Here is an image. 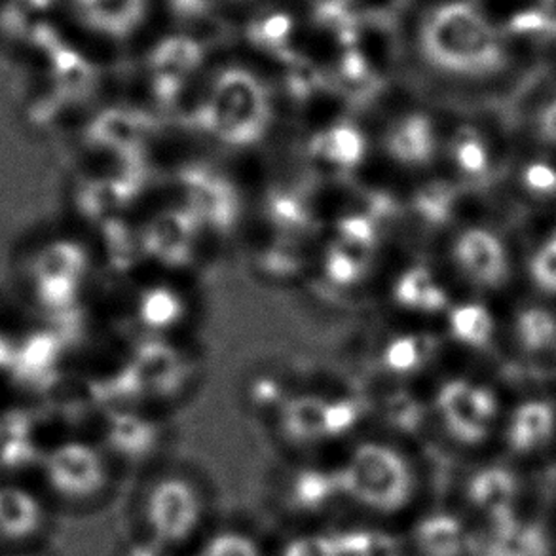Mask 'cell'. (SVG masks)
<instances>
[{
    "instance_id": "1",
    "label": "cell",
    "mask_w": 556,
    "mask_h": 556,
    "mask_svg": "<svg viewBox=\"0 0 556 556\" xmlns=\"http://www.w3.org/2000/svg\"><path fill=\"white\" fill-rule=\"evenodd\" d=\"M401 17L406 50L435 75L492 83L515 67L517 40L486 0H410Z\"/></svg>"
},
{
    "instance_id": "2",
    "label": "cell",
    "mask_w": 556,
    "mask_h": 556,
    "mask_svg": "<svg viewBox=\"0 0 556 556\" xmlns=\"http://www.w3.org/2000/svg\"><path fill=\"white\" fill-rule=\"evenodd\" d=\"M339 481L342 496L382 515L401 511L413 496V475L405 462L382 448L357 452Z\"/></svg>"
},
{
    "instance_id": "3",
    "label": "cell",
    "mask_w": 556,
    "mask_h": 556,
    "mask_svg": "<svg viewBox=\"0 0 556 556\" xmlns=\"http://www.w3.org/2000/svg\"><path fill=\"white\" fill-rule=\"evenodd\" d=\"M71 25L111 48L134 45L164 15V0H61Z\"/></svg>"
},
{
    "instance_id": "4",
    "label": "cell",
    "mask_w": 556,
    "mask_h": 556,
    "mask_svg": "<svg viewBox=\"0 0 556 556\" xmlns=\"http://www.w3.org/2000/svg\"><path fill=\"white\" fill-rule=\"evenodd\" d=\"M200 517L202 504L198 492L181 479H167L156 484L144 504L151 540L164 547L182 543L194 534Z\"/></svg>"
},
{
    "instance_id": "5",
    "label": "cell",
    "mask_w": 556,
    "mask_h": 556,
    "mask_svg": "<svg viewBox=\"0 0 556 556\" xmlns=\"http://www.w3.org/2000/svg\"><path fill=\"white\" fill-rule=\"evenodd\" d=\"M444 408L454 435L466 443H479L489 433L490 420L496 414V399L489 390L454 383L444 395Z\"/></svg>"
},
{
    "instance_id": "6",
    "label": "cell",
    "mask_w": 556,
    "mask_h": 556,
    "mask_svg": "<svg viewBox=\"0 0 556 556\" xmlns=\"http://www.w3.org/2000/svg\"><path fill=\"white\" fill-rule=\"evenodd\" d=\"M458 256L467 274L481 286L497 287L509 274L502 241L494 233L471 230L459 241Z\"/></svg>"
},
{
    "instance_id": "7",
    "label": "cell",
    "mask_w": 556,
    "mask_h": 556,
    "mask_svg": "<svg viewBox=\"0 0 556 556\" xmlns=\"http://www.w3.org/2000/svg\"><path fill=\"white\" fill-rule=\"evenodd\" d=\"M50 477L65 496L86 497L96 494L105 481L99 459L86 448H65L50 462Z\"/></svg>"
},
{
    "instance_id": "8",
    "label": "cell",
    "mask_w": 556,
    "mask_h": 556,
    "mask_svg": "<svg viewBox=\"0 0 556 556\" xmlns=\"http://www.w3.org/2000/svg\"><path fill=\"white\" fill-rule=\"evenodd\" d=\"M471 504L489 517L490 522L513 520V504L517 497V479L502 467H490L475 475L467 489Z\"/></svg>"
},
{
    "instance_id": "9",
    "label": "cell",
    "mask_w": 556,
    "mask_h": 556,
    "mask_svg": "<svg viewBox=\"0 0 556 556\" xmlns=\"http://www.w3.org/2000/svg\"><path fill=\"white\" fill-rule=\"evenodd\" d=\"M555 408L549 403H527L513 414L509 443L513 451L532 452L549 441L555 431Z\"/></svg>"
},
{
    "instance_id": "10",
    "label": "cell",
    "mask_w": 556,
    "mask_h": 556,
    "mask_svg": "<svg viewBox=\"0 0 556 556\" xmlns=\"http://www.w3.org/2000/svg\"><path fill=\"white\" fill-rule=\"evenodd\" d=\"M414 543L421 556H459L467 545L466 532L459 520L448 515H435L421 520Z\"/></svg>"
},
{
    "instance_id": "11",
    "label": "cell",
    "mask_w": 556,
    "mask_h": 556,
    "mask_svg": "<svg viewBox=\"0 0 556 556\" xmlns=\"http://www.w3.org/2000/svg\"><path fill=\"white\" fill-rule=\"evenodd\" d=\"M342 494L339 477L331 479L327 475L308 473L294 484V505L302 511H324L331 507L334 497Z\"/></svg>"
},
{
    "instance_id": "12",
    "label": "cell",
    "mask_w": 556,
    "mask_h": 556,
    "mask_svg": "<svg viewBox=\"0 0 556 556\" xmlns=\"http://www.w3.org/2000/svg\"><path fill=\"white\" fill-rule=\"evenodd\" d=\"M519 339L527 352H543L556 342V317L547 309L532 308L519 317Z\"/></svg>"
},
{
    "instance_id": "13",
    "label": "cell",
    "mask_w": 556,
    "mask_h": 556,
    "mask_svg": "<svg viewBox=\"0 0 556 556\" xmlns=\"http://www.w3.org/2000/svg\"><path fill=\"white\" fill-rule=\"evenodd\" d=\"M454 327H456L458 337L471 344L482 346L489 342L494 324H492V317L486 309L481 306H466V308L459 309L454 317Z\"/></svg>"
},
{
    "instance_id": "14",
    "label": "cell",
    "mask_w": 556,
    "mask_h": 556,
    "mask_svg": "<svg viewBox=\"0 0 556 556\" xmlns=\"http://www.w3.org/2000/svg\"><path fill=\"white\" fill-rule=\"evenodd\" d=\"M200 556H263L249 535L240 532H220L205 543Z\"/></svg>"
},
{
    "instance_id": "15",
    "label": "cell",
    "mask_w": 556,
    "mask_h": 556,
    "mask_svg": "<svg viewBox=\"0 0 556 556\" xmlns=\"http://www.w3.org/2000/svg\"><path fill=\"white\" fill-rule=\"evenodd\" d=\"M530 271L540 289L545 293L556 294V232L535 253Z\"/></svg>"
},
{
    "instance_id": "16",
    "label": "cell",
    "mask_w": 556,
    "mask_h": 556,
    "mask_svg": "<svg viewBox=\"0 0 556 556\" xmlns=\"http://www.w3.org/2000/svg\"><path fill=\"white\" fill-rule=\"evenodd\" d=\"M283 556H340L339 542L331 535H301L287 545Z\"/></svg>"
},
{
    "instance_id": "17",
    "label": "cell",
    "mask_w": 556,
    "mask_h": 556,
    "mask_svg": "<svg viewBox=\"0 0 556 556\" xmlns=\"http://www.w3.org/2000/svg\"><path fill=\"white\" fill-rule=\"evenodd\" d=\"M271 2L274 0H211L215 12L223 17H253Z\"/></svg>"
},
{
    "instance_id": "18",
    "label": "cell",
    "mask_w": 556,
    "mask_h": 556,
    "mask_svg": "<svg viewBox=\"0 0 556 556\" xmlns=\"http://www.w3.org/2000/svg\"><path fill=\"white\" fill-rule=\"evenodd\" d=\"M525 182L538 194H551L556 190V169L545 164H532L525 174Z\"/></svg>"
},
{
    "instance_id": "19",
    "label": "cell",
    "mask_w": 556,
    "mask_h": 556,
    "mask_svg": "<svg viewBox=\"0 0 556 556\" xmlns=\"http://www.w3.org/2000/svg\"><path fill=\"white\" fill-rule=\"evenodd\" d=\"M459 162L467 172H482L486 166V154H484L482 144L477 139H469L467 143L462 144Z\"/></svg>"
},
{
    "instance_id": "20",
    "label": "cell",
    "mask_w": 556,
    "mask_h": 556,
    "mask_svg": "<svg viewBox=\"0 0 556 556\" xmlns=\"http://www.w3.org/2000/svg\"><path fill=\"white\" fill-rule=\"evenodd\" d=\"M540 136L545 143L556 144V98L543 109L540 116Z\"/></svg>"
},
{
    "instance_id": "21",
    "label": "cell",
    "mask_w": 556,
    "mask_h": 556,
    "mask_svg": "<svg viewBox=\"0 0 556 556\" xmlns=\"http://www.w3.org/2000/svg\"><path fill=\"white\" fill-rule=\"evenodd\" d=\"M164 545H160L159 542L151 540L144 545H136L129 549L128 556H164Z\"/></svg>"
},
{
    "instance_id": "22",
    "label": "cell",
    "mask_w": 556,
    "mask_h": 556,
    "mask_svg": "<svg viewBox=\"0 0 556 556\" xmlns=\"http://www.w3.org/2000/svg\"><path fill=\"white\" fill-rule=\"evenodd\" d=\"M340 4H348V7H355V4H372L376 0H339Z\"/></svg>"
},
{
    "instance_id": "23",
    "label": "cell",
    "mask_w": 556,
    "mask_h": 556,
    "mask_svg": "<svg viewBox=\"0 0 556 556\" xmlns=\"http://www.w3.org/2000/svg\"><path fill=\"white\" fill-rule=\"evenodd\" d=\"M540 4H543V7L549 8V10H553V12H556V0H538Z\"/></svg>"
},
{
    "instance_id": "24",
    "label": "cell",
    "mask_w": 556,
    "mask_h": 556,
    "mask_svg": "<svg viewBox=\"0 0 556 556\" xmlns=\"http://www.w3.org/2000/svg\"><path fill=\"white\" fill-rule=\"evenodd\" d=\"M551 42H556V30H555V37H553V40Z\"/></svg>"
}]
</instances>
